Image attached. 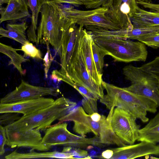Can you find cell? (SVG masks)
Returning <instances> with one entry per match:
<instances>
[{"instance_id":"cell-1","label":"cell","mask_w":159,"mask_h":159,"mask_svg":"<svg viewBox=\"0 0 159 159\" xmlns=\"http://www.w3.org/2000/svg\"><path fill=\"white\" fill-rule=\"evenodd\" d=\"M102 84L107 94L100 99L109 110L121 108L143 123L148 121L147 112L155 113L158 106L152 100L104 81Z\"/></svg>"},{"instance_id":"cell-2","label":"cell","mask_w":159,"mask_h":159,"mask_svg":"<svg viewBox=\"0 0 159 159\" xmlns=\"http://www.w3.org/2000/svg\"><path fill=\"white\" fill-rule=\"evenodd\" d=\"M37 29L36 45L48 43L59 55L64 32L69 21L56 3L44 0Z\"/></svg>"},{"instance_id":"cell-3","label":"cell","mask_w":159,"mask_h":159,"mask_svg":"<svg viewBox=\"0 0 159 159\" xmlns=\"http://www.w3.org/2000/svg\"><path fill=\"white\" fill-rule=\"evenodd\" d=\"M77 104L62 96L51 105L29 115L23 116L13 123L4 127L13 130L36 129L45 131L54 121L68 113Z\"/></svg>"},{"instance_id":"cell-4","label":"cell","mask_w":159,"mask_h":159,"mask_svg":"<svg viewBox=\"0 0 159 159\" xmlns=\"http://www.w3.org/2000/svg\"><path fill=\"white\" fill-rule=\"evenodd\" d=\"M112 114L107 117L102 115L100 120H93L90 115L87 113L81 107L75 108L68 113L58 120V124L68 121H76L82 124L88 133H93L98 137L104 146L115 144L119 147L125 145L113 131L111 125Z\"/></svg>"},{"instance_id":"cell-5","label":"cell","mask_w":159,"mask_h":159,"mask_svg":"<svg viewBox=\"0 0 159 159\" xmlns=\"http://www.w3.org/2000/svg\"><path fill=\"white\" fill-rule=\"evenodd\" d=\"M92 36L95 43L116 61H145L147 59L148 52L146 45L140 41Z\"/></svg>"},{"instance_id":"cell-6","label":"cell","mask_w":159,"mask_h":159,"mask_svg":"<svg viewBox=\"0 0 159 159\" xmlns=\"http://www.w3.org/2000/svg\"><path fill=\"white\" fill-rule=\"evenodd\" d=\"M57 4L66 18L84 27L93 25L111 30H124L111 16L109 8L101 7L80 10L74 8L72 5L69 4Z\"/></svg>"},{"instance_id":"cell-7","label":"cell","mask_w":159,"mask_h":159,"mask_svg":"<svg viewBox=\"0 0 159 159\" xmlns=\"http://www.w3.org/2000/svg\"><path fill=\"white\" fill-rule=\"evenodd\" d=\"M67 126V124L65 122L51 125L45 130L42 143L51 147L62 145L87 149L93 148L94 146H105L98 137L95 136L87 138L77 136L70 132Z\"/></svg>"},{"instance_id":"cell-8","label":"cell","mask_w":159,"mask_h":159,"mask_svg":"<svg viewBox=\"0 0 159 159\" xmlns=\"http://www.w3.org/2000/svg\"><path fill=\"white\" fill-rule=\"evenodd\" d=\"M83 30L75 47L70 62L68 77L75 83L87 88L100 100L105 95V89L102 85L97 84L94 81L87 70L81 49V38Z\"/></svg>"},{"instance_id":"cell-9","label":"cell","mask_w":159,"mask_h":159,"mask_svg":"<svg viewBox=\"0 0 159 159\" xmlns=\"http://www.w3.org/2000/svg\"><path fill=\"white\" fill-rule=\"evenodd\" d=\"M137 119L118 107L114 108L111 116V125L115 134L126 145L134 144L139 136L140 126Z\"/></svg>"},{"instance_id":"cell-10","label":"cell","mask_w":159,"mask_h":159,"mask_svg":"<svg viewBox=\"0 0 159 159\" xmlns=\"http://www.w3.org/2000/svg\"><path fill=\"white\" fill-rule=\"evenodd\" d=\"M84 28L83 26L78 25L70 20L64 33L59 55L61 67L59 70H53L60 79H70L68 77L70 60L76 42Z\"/></svg>"},{"instance_id":"cell-11","label":"cell","mask_w":159,"mask_h":159,"mask_svg":"<svg viewBox=\"0 0 159 159\" xmlns=\"http://www.w3.org/2000/svg\"><path fill=\"white\" fill-rule=\"evenodd\" d=\"M6 145L11 148L24 147L40 151L49 150L51 147L42 143L40 131L36 129L13 130L5 129Z\"/></svg>"},{"instance_id":"cell-12","label":"cell","mask_w":159,"mask_h":159,"mask_svg":"<svg viewBox=\"0 0 159 159\" xmlns=\"http://www.w3.org/2000/svg\"><path fill=\"white\" fill-rule=\"evenodd\" d=\"M60 93L57 88L34 86L21 80L18 86L1 99L0 104L36 99L47 95L56 96Z\"/></svg>"},{"instance_id":"cell-13","label":"cell","mask_w":159,"mask_h":159,"mask_svg":"<svg viewBox=\"0 0 159 159\" xmlns=\"http://www.w3.org/2000/svg\"><path fill=\"white\" fill-rule=\"evenodd\" d=\"M111 149L113 154L111 159H131L150 155L159 156V145L145 141Z\"/></svg>"},{"instance_id":"cell-14","label":"cell","mask_w":159,"mask_h":159,"mask_svg":"<svg viewBox=\"0 0 159 159\" xmlns=\"http://www.w3.org/2000/svg\"><path fill=\"white\" fill-rule=\"evenodd\" d=\"M55 101L52 98L42 97L12 103L0 104V113L14 112L21 113L24 116H27L51 105Z\"/></svg>"},{"instance_id":"cell-15","label":"cell","mask_w":159,"mask_h":159,"mask_svg":"<svg viewBox=\"0 0 159 159\" xmlns=\"http://www.w3.org/2000/svg\"><path fill=\"white\" fill-rule=\"evenodd\" d=\"M158 82L152 75L144 72L137 76L135 81L124 88L131 92L148 98L154 102L159 107Z\"/></svg>"},{"instance_id":"cell-16","label":"cell","mask_w":159,"mask_h":159,"mask_svg":"<svg viewBox=\"0 0 159 159\" xmlns=\"http://www.w3.org/2000/svg\"><path fill=\"white\" fill-rule=\"evenodd\" d=\"M138 5L136 0H113L110 9L112 18L124 30L133 28L130 19L135 12Z\"/></svg>"},{"instance_id":"cell-17","label":"cell","mask_w":159,"mask_h":159,"mask_svg":"<svg viewBox=\"0 0 159 159\" xmlns=\"http://www.w3.org/2000/svg\"><path fill=\"white\" fill-rule=\"evenodd\" d=\"M93 39L91 34L84 28L81 34V45L82 53L87 69L94 81L97 84L102 85L103 81L99 78L98 75L93 57L91 48Z\"/></svg>"},{"instance_id":"cell-18","label":"cell","mask_w":159,"mask_h":159,"mask_svg":"<svg viewBox=\"0 0 159 159\" xmlns=\"http://www.w3.org/2000/svg\"><path fill=\"white\" fill-rule=\"evenodd\" d=\"M0 23L5 21L15 22L26 18L30 16L28 7L17 0H9L5 7L0 6Z\"/></svg>"},{"instance_id":"cell-19","label":"cell","mask_w":159,"mask_h":159,"mask_svg":"<svg viewBox=\"0 0 159 159\" xmlns=\"http://www.w3.org/2000/svg\"><path fill=\"white\" fill-rule=\"evenodd\" d=\"M130 20L133 28L159 26V12L147 11L138 6Z\"/></svg>"},{"instance_id":"cell-20","label":"cell","mask_w":159,"mask_h":159,"mask_svg":"<svg viewBox=\"0 0 159 159\" xmlns=\"http://www.w3.org/2000/svg\"><path fill=\"white\" fill-rule=\"evenodd\" d=\"M27 28V23L25 21L19 23H8L6 29L1 27L0 37L9 38L22 45L28 40L26 34Z\"/></svg>"},{"instance_id":"cell-21","label":"cell","mask_w":159,"mask_h":159,"mask_svg":"<svg viewBox=\"0 0 159 159\" xmlns=\"http://www.w3.org/2000/svg\"><path fill=\"white\" fill-rule=\"evenodd\" d=\"M59 158L73 159V156L71 153H64L57 151L37 152L31 149L29 152L20 153L15 150L5 157L6 159H20L38 158Z\"/></svg>"},{"instance_id":"cell-22","label":"cell","mask_w":159,"mask_h":159,"mask_svg":"<svg viewBox=\"0 0 159 159\" xmlns=\"http://www.w3.org/2000/svg\"><path fill=\"white\" fill-rule=\"evenodd\" d=\"M18 50H20V49L15 48L11 46L0 43V52L10 59L8 65H12L21 75L24 76L25 75L26 71L22 69L21 64L23 62L30 61V60L29 59L25 58L24 56L19 54L16 52Z\"/></svg>"},{"instance_id":"cell-23","label":"cell","mask_w":159,"mask_h":159,"mask_svg":"<svg viewBox=\"0 0 159 159\" xmlns=\"http://www.w3.org/2000/svg\"><path fill=\"white\" fill-rule=\"evenodd\" d=\"M44 2V0H28V5L31 11V23L28 29L27 34L29 41L36 43L37 38L36 30L39 13Z\"/></svg>"},{"instance_id":"cell-24","label":"cell","mask_w":159,"mask_h":159,"mask_svg":"<svg viewBox=\"0 0 159 159\" xmlns=\"http://www.w3.org/2000/svg\"><path fill=\"white\" fill-rule=\"evenodd\" d=\"M159 33V26L133 28L130 30H122L120 38L138 40L139 39Z\"/></svg>"},{"instance_id":"cell-25","label":"cell","mask_w":159,"mask_h":159,"mask_svg":"<svg viewBox=\"0 0 159 159\" xmlns=\"http://www.w3.org/2000/svg\"><path fill=\"white\" fill-rule=\"evenodd\" d=\"M93 57L97 72L99 78L102 80L104 66V57L108 55L107 52L101 48L93 40L91 43Z\"/></svg>"},{"instance_id":"cell-26","label":"cell","mask_w":159,"mask_h":159,"mask_svg":"<svg viewBox=\"0 0 159 159\" xmlns=\"http://www.w3.org/2000/svg\"><path fill=\"white\" fill-rule=\"evenodd\" d=\"M137 141L155 143H159V123L151 127L144 126L140 129Z\"/></svg>"},{"instance_id":"cell-27","label":"cell","mask_w":159,"mask_h":159,"mask_svg":"<svg viewBox=\"0 0 159 159\" xmlns=\"http://www.w3.org/2000/svg\"><path fill=\"white\" fill-rule=\"evenodd\" d=\"M20 50L23 52L24 57H29L38 60H43L41 51L28 40L21 45Z\"/></svg>"},{"instance_id":"cell-28","label":"cell","mask_w":159,"mask_h":159,"mask_svg":"<svg viewBox=\"0 0 159 159\" xmlns=\"http://www.w3.org/2000/svg\"><path fill=\"white\" fill-rule=\"evenodd\" d=\"M88 9L101 7L111 8L113 0H77Z\"/></svg>"},{"instance_id":"cell-29","label":"cell","mask_w":159,"mask_h":159,"mask_svg":"<svg viewBox=\"0 0 159 159\" xmlns=\"http://www.w3.org/2000/svg\"><path fill=\"white\" fill-rule=\"evenodd\" d=\"M143 70L152 74L158 82V90L159 92V56L140 66Z\"/></svg>"},{"instance_id":"cell-30","label":"cell","mask_w":159,"mask_h":159,"mask_svg":"<svg viewBox=\"0 0 159 159\" xmlns=\"http://www.w3.org/2000/svg\"><path fill=\"white\" fill-rule=\"evenodd\" d=\"M75 83L74 88L80 93L84 99L93 104L97 105V102L98 99L93 93L84 86L79 84Z\"/></svg>"},{"instance_id":"cell-31","label":"cell","mask_w":159,"mask_h":159,"mask_svg":"<svg viewBox=\"0 0 159 159\" xmlns=\"http://www.w3.org/2000/svg\"><path fill=\"white\" fill-rule=\"evenodd\" d=\"M62 152L71 153L73 156L74 158L90 159L91 157L89 156L87 151L82 148L71 147H65Z\"/></svg>"},{"instance_id":"cell-32","label":"cell","mask_w":159,"mask_h":159,"mask_svg":"<svg viewBox=\"0 0 159 159\" xmlns=\"http://www.w3.org/2000/svg\"><path fill=\"white\" fill-rule=\"evenodd\" d=\"M18 113L6 112L1 114L0 116V125L5 127L19 120L21 117Z\"/></svg>"},{"instance_id":"cell-33","label":"cell","mask_w":159,"mask_h":159,"mask_svg":"<svg viewBox=\"0 0 159 159\" xmlns=\"http://www.w3.org/2000/svg\"><path fill=\"white\" fill-rule=\"evenodd\" d=\"M138 41L152 48H159V33L141 38Z\"/></svg>"},{"instance_id":"cell-34","label":"cell","mask_w":159,"mask_h":159,"mask_svg":"<svg viewBox=\"0 0 159 159\" xmlns=\"http://www.w3.org/2000/svg\"><path fill=\"white\" fill-rule=\"evenodd\" d=\"M49 44L47 43V52L43 59V65L44 66V72L46 78H48V73L54 58L53 57L50 49Z\"/></svg>"},{"instance_id":"cell-35","label":"cell","mask_w":159,"mask_h":159,"mask_svg":"<svg viewBox=\"0 0 159 159\" xmlns=\"http://www.w3.org/2000/svg\"><path fill=\"white\" fill-rule=\"evenodd\" d=\"M6 129L4 127L0 126V155L2 156L4 153V146L7 141V137L6 134Z\"/></svg>"},{"instance_id":"cell-36","label":"cell","mask_w":159,"mask_h":159,"mask_svg":"<svg viewBox=\"0 0 159 159\" xmlns=\"http://www.w3.org/2000/svg\"><path fill=\"white\" fill-rule=\"evenodd\" d=\"M136 2L138 5H139L145 8L159 12V4L146 2L141 0H136Z\"/></svg>"},{"instance_id":"cell-37","label":"cell","mask_w":159,"mask_h":159,"mask_svg":"<svg viewBox=\"0 0 159 159\" xmlns=\"http://www.w3.org/2000/svg\"><path fill=\"white\" fill-rule=\"evenodd\" d=\"M56 3H67L76 7L82 5V4L77 0H47Z\"/></svg>"},{"instance_id":"cell-38","label":"cell","mask_w":159,"mask_h":159,"mask_svg":"<svg viewBox=\"0 0 159 159\" xmlns=\"http://www.w3.org/2000/svg\"><path fill=\"white\" fill-rule=\"evenodd\" d=\"M159 123V112L152 118L145 126L146 127H151Z\"/></svg>"},{"instance_id":"cell-39","label":"cell","mask_w":159,"mask_h":159,"mask_svg":"<svg viewBox=\"0 0 159 159\" xmlns=\"http://www.w3.org/2000/svg\"><path fill=\"white\" fill-rule=\"evenodd\" d=\"M113 152L112 150L107 149L103 151L101 156H98V157L100 158L111 159L113 155Z\"/></svg>"},{"instance_id":"cell-40","label":"cell","mask_w":159,"mask_h":159,"mask_svg":"<svg viewBox=\"0 0 159 159\" xmlns=\"http://www.w3.org/2000/svg\"><path fill=\"white\" fill-rule=\"evenodd\" d=\"M102 115L98 114V112H95L90 115L92 119L96 122L99 121L101 119Z\"/></svg>"},{"instance_id":"cell-41","label":"cell","mask_w":159,"mask_h":159,"mask_svg":"<svg viewBox=\"0 0 159 159\" xmlns=\"http://www.w3.org/2000/svg\"><path fill=\"white\" fill-rule=\"evenodd\" d=\"M19 2L25 6L28 7V0H17Z\"/></svg>"},{"instance_id":"cell-42","label":"cell","mask_w":159,"mask_h":159,"mask_svg":"<svg viewBox=\"0 0 159 159\" xmlns=\"http://www.w3.org/2000/svg\"><path fill=\"white\" fill-rule=\"evenodd\" d=\"M9 0H0V5L2 6L4 4H8Z\"/></svg>"},{"instance_id":"cell-43","label":"cell","mask_w":159,"mask_h":159,"mask_svg":"<svg viewBox=\"0 0 159 159\" xmlns=\"http://www.w3.org/2000/svg\"><path fill=\"white\" fill-rule=\"evenodd\" d=\"M143 1L147 2H152V0H141Z\"/></svg>"}]
</instances>
